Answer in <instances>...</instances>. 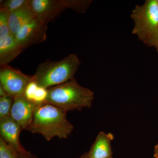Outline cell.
I'll return each instance as SVG.
<instances>
[{"mask_svg":"<svg viewBox=\"0 0 158 158\" xmlns=\"http://www.w3.org/2000/svg\"><path fill=\"white\" fill-rule=\"evenodd\" d=\"M157 1V3L158 5V0H156Z\"/></svg>","mask_w":158,"mask_h":158,"instance_id":"cb8c5ba5","label":"cell"},{"mask_svg":"<svg viewBox=\"0 0 158 158\" xmlns=\"http://www.w3.org/2000/svg\"><path fill=\"white\" fill-rule=\"evenodd\" d=\"M154 157L155 158H158V142L154 148Z\"/></svg>","mask_w":158,"mask_h":158,"instance_id":"7402d4cb","label":"cell"},{"mask_svg":"<svg viewBox=\"0 0 158 158\" xmlns=\"http://www.w3.org/2000/svg\"><path fill=\"white\" fill-rule=\"evenodd\" d=\"M131 17L134 23L132 33L147 44L158 30V5L156 0H146L142 5H137Z\"/></svg>","mask_w":158,"mask_h":158,"instance_id":"277c9868","label":"cell"},{"mask_svg":"<svg viewBox=\"0 0 158 158\" xmlns=\"http://www.w3.org/2000/svg\"><path fill=\"white\" fill-rule=\"evenodd\" d=\"M66 112L53 105L44 103L37 106L31 125L27 130L42 135L47 141L54 137L68 138L73 126L66 117Z\"/></svg>","mask_w":158,"mask_h":158,"instance_id":"6da1fadb","label":"cell"},{"mask_svg":"<svg viewBox=\"0 0 158 158\" xmlns=\"http://www.w3.org/2000/svg\"><path fill=\"white\" fill-rule=\"evenodd\" d=\"M30 1L28 0H7L4 1L1 6V10L9 13L29 6Z\"/></svg>","mask_w":158,"mask_h":158,"instance_id":"4fadbf2b","label":"cell"},{"mask_svg":"<svg viewBox=\"0 0 158 158\" xmlns=\"http://www.w3.org/2000/svg\"><path fill=\"white\" fill-rule=\"evenodd\" d=\"M107 158H112V157H111Z\"/></svg>","mask_w":158,"mask_h":158,"instance_id":"d4e9b609","label":"cell"},{"mask_svg":"<svg viewBox=\"0 0 158 158\" xmlns=\"http://www.w3.org/2000/svg\"><path fill=\"white\" fill-rule=\"evenodd\" d=\"M29 7L35 17L44 22L52 12L62 8V2L52 0H32Z\"/></svg>","mask_w":158,"mask_h":158,"instance_id":"30bf717a","label":"cell"},{"mask_svg":"<svg viewBox=\"0 0 158 158\" xmlns=\"http://www.w3.org/2000/svg\"><path fill=\"white\" fill-rule=\"evenodd\" d=\"M23 48L14 36L9 34L0 39V62L1 65H7L20 52Z\"/></svg>","mask_w":158,"mask_h":158,"instance_id":"9c48e42d","label":"cell"},{"mask_svg":"<svg viewBox=\"0 0 158 158\" xmlns=\"http://www.w3.org/2000/svg\"><path fill=\"white\" fill-rule=\"evenodd\" d=\"M80 158H89V157H88V152L84 154Z\"/></svg>","mask_w":158,"mask_h":158,"instance_id":"603a6c76","label":"cell"},{"mask_svg":"<svg viewBox=\"0 0 158 158\" xmlns=\"http://www.w3.org/2000/svg\"><path fill=\"white\" fill-rule=\"evenodd\" d=\"M38 87L37 84L33 81L27 86L25 91L24 95L29 100L33 102L34 93Z\"/></svg>","mask_w":158,"mask_h":158,"instance_id":"ac0fdd59","label":"cell"},{"mask_svg":"<svg viewBox=\"0 0 158 158\" xmlns=\"http://www.w3.org/2000/svg\"><path fill=\"white\" fill-rule=\"evenodd\" d=\"M43 23L44 22L37 18H34L26 23L14 36L23 48L34 39Z\"/></svg>","mask_w":158,"mask_h":158,"instance_id":"8fae6325","label":"cell"},{"mask_svg":"<svg viewBox=\"0 0 158 158\" xmlns=\"http://www.w3.org/2000/svg\"><path fill=\"white\" fill-rule=\"evenodd\" d=\"M39 105L29 100L24 94L15 96L10 116L23 130H27L32 122L34 111Z\"/></svg>","mask_w":158,"mask_h":158,"instance_id":"8992f818","label":"cell"},{"mask_svg":"<svg viewBox=\"0 0 158 158\" xmlns=\"http://www.w3.org/2000/svg\"><path fill=\"white\" fill-rule=\"evenodd\" d=\"M22 130L20 126L10 116L0 119L1 138L18 154L26 151L20 143L19 135Z\"/></svg>","mask_w":158,"mask_h":158,"instance_id":"52a82bcc","label":"cell"},{"mask_svg":"<svg viewBox=\"0 0 158 158\" xmlns=\"http://www.w3.org/2000/svg\"><path fill=\"white\" fill-rule=\"evenodd\" d=\"M36 17L29 6L9 13V25L10 34L15 36L20 29L29 21Z\"/></svg>","mask_w":158,"mask_h":158,"instance_id":"7c38bea8","label":"cell"},{"mask_svg":"<svg viewBox=\"0 0 158 158\" xmlns=\"http://www.w3.org/2000/svg\"><path fill=\"white\" fill-rule=\"evenodd\" d=\"M9 12L5 10H0V39L11 34L9 29Z\"/></svg>","mask_w":158,"mask_h":158,"instance_id":"9a60e30c","label":"cell"},{"mask_svg":"<svg viewBox=\"0 0 158 158\" xmlns=\"http://www.w3.org/2000/svg\"><path fill=\"white\" fill-rule=\"evenodd\" d=\"M19 155L20 158H38L30 152L27 151L22 153L19 154Z\"/></svg>","mask_w":158,"mask_h":158,"instance_id":"ffe728a7","label":"cell"},{"mask_svg":"<svg viewBox=\"0 0 158 158\" xmlns=\"http://www.w3.org/2000/svg\"><path fill=\"white\" fill-rule=\"evenodd\" d=\"M146 45L155 48L158 52V30L150 39Z\"/></svg>","mask_w":158,"mask_h":158,"instance_id":"d6986e66","label":"cell"},{"mask_svg":"<svg viewBox=\"0 0 158 158\" xmlns=\"http://www.w3.org/2000/svg\"><path fill=\"white\" fill-rule=\"evenodd\" d=\"M8 94L6 92L5 89L2 88V86L0 85V96L3 97L8 95Z\"/></svg>","mask_w":158,"mask_h":158,"instance_id":"44dd1931","label":"cell"},{"mask_svg":"<svg viewBox=\"0 0 158 158\" xmlns=\"http://www.w3.org/2000/svg\"><path fill=\"white\" fill-rule=\"evenodd\" d=\"M114 139L112 133L101 132L97 136L94 143L88 152L89 158L111 157L113 152L111 142Z\"/></svg>","mask_w":158,"mask_h":158,"instance_id":"ba28073f","label":"cell"},{"mask_svg":"<svg viewBox=\"0 0 158 158\" xmlns=\"http://www.w3.org/2000/svg\"><path fill=\"white\" fill-rule=\"evenodd\" d=\"M48 94V89L38 86L35 91L33 98V102L38 105L45 102Z\"/></svg>","mask_w":158,"mask_h":158,"instance_id":"e0dca14e","label":"cell"},{"mask_svg":"<svg viewBox=\"0 0 158 158\" xmlns=\"http://www.w3.org/2000/svg\"><path fill=\"white\" fill-rule=\"evenodd\" d=\"M1 66L0 85L11 96L24 94L27 86L33 81V76L27 75L7 65Z\"/></svg>","mask_w":158,"mask_h":158,"instance_id":"5b68a950","label":"cell"},{"mask_svg":"<svg viewBox=\"0 0 158 158\" xmlns=\"http://www.w3.org/2000/svg\"><path fill=\"white\" fill-rule=\"evenodd\" d=\"M94 98L93 91L79 85L74 78L48 89L45 102L65 112L90 108Z\"/></svg>","mask_w":158,"mask_h":158,"instance_id":"7a4b0ae2","label":"cell"},{"mask_svg":"<svg viewBox=\"0 0 158 158\" xmlns=\"http://www.w3.org/2000/svg\"><path fill=\"white\" fill-rule=\"evenodd\" d=\"M81 62L74 54H70L62 60L47 61L37 67L33 81L40 87L48 89L74 78Z\"/></svg>","mask_w":158,"mask_h":158,"instance_id":"3957f363","label":"cell"},{"mask_svg":"<svg viewBox=\"0 0 158 158\" xmlns=\"http://www.w3.org/2000/svg\"><path fill=\"white\" fill-rule=\"evenodd\" d=\"M14 97L9 94L0 97V119L10 116Z\"/></svg>","mask_w":158,"mask_h":158,"instance_id":"5bb4252c","label":"cell"},{"mask_svg":"<svg viewBox=\"0 0 158 158\" xmlns=\"http://www.w3.org/2000/svg\"><path fill=\"white\" fill-rule=\"evenodd\" d=\"M0 158H20L18 153L0 138Z\"/></svg>","mask_w":158,"mask_h":158,"instance_id":"2e32d148","label":"cell"}]
</instances>
